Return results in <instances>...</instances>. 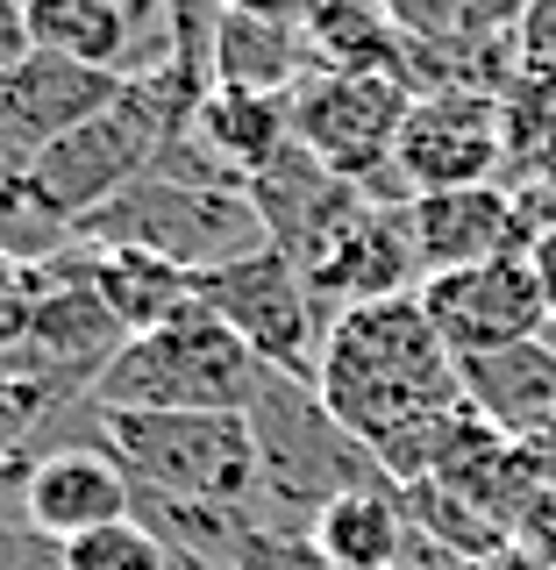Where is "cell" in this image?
I'll use <instances>...</instances> for the list:
<instances>
[{"mask_svg": "<svg viewBox=\"0 0 556 570\" xmlns=\"http://www.w3.org/2000/svg\"><path fill=\"white\" fill-rule=\"evenodd\" d=\"M314 392L335 421L371 450V463L392 485H421L436 478L442 450H450L464 406L457 356L442 350L436 321L421 314V299H364L343 307L321 343Z\"/></svg>", "mask_w": 556, "mask_h": 570, "instance_id": "1", "label": "cell"}, {"mask_svg": "<svg viewBox=\"0 0 556 570\" xmlns=\"http://www.w3.org/2000/svg\"><path fill=\"white\" fill-rule=\"evenodd\" d=\"M264 379L272 364L193 299L178 321L121 343V356L94 379V406L100 414H250Z\"/></svg>", "mask_w": 556, "mask_h": 570, "instance_id": "2", "label": "cell"}, {"mask_svg": "<svg viewBox=\"0 0 556 570\" xmlns=\"http://www.w3.org/2000/svg\"><path fill=\"white\" fill-rule=\"evenodd\" d=\"M71 243L150 249V257H165V264H178V272H193V278L272 249L257 207H250V193L207 186V178H178L165 165H150L129 193H115L100 214H86V222L71 228Z\"/></svg>", "mask_w": 556, "mask_h": 570, "instance_id": "3", "label": "cell"}, {"mask_svg": "<svg viewBox=\"0 0 556 570\" xmlns=\"http://www.w3.org/2000/svg\"><path fill=\"white\" fill-rule=\"evenodd\" d=\"M100 442L129 471L136 499L250 507V513L264 499L250 414H100Z\"/></svg>", "mask_w": 556, "mask_h": 570, "instance_id": "4", "label": "cell"}, {"mask_svg": "<svg viewBox=\"0 0 556 570\" xmlns=\"http://www.w3.org/2000/svg\"><path fill=\"white\" fill-rule=\"evenodd\" d=\"M250 435H257V471H264V499L285 507V528L308 534L321 507H335L343 492L364 485H392L371 463V450L350 435L343 421L321 406V392L308 379L272 371L250 406Z\"/></svg>", "mask_w": 556, "mask_h": 570, "instance_id": "5", "label": "cell"}, {"mask_svg": "<svg viewBox=\"0 0 556 570\" xmlns=\"http://www.w3.org/2000/svg\"><path fill=\"white\" fill-rule=\"evenodd\" d=\"M407 107L414 94L392 71H308L285 94L293 142L314 150L335 178L364 186L371 200H392V150H400Z\"/></svg>", "mask_w": 556, "mask_h": 570, "instance_id": "6", "label": "cell"}, {"mask_svg": "<svg viewBox=\"0 0 556 570\" xmlns=\"http://www.w3.org/2000/svg\"><path fill=\"white\" fill-rule=\"evenodd\" d=\"M193 285H201V307L222 314L272 371L314 385V364H321V343H329V328H335V307L314 293V278L300 272L285 249L236 257V264H222V272H207Z\"/></svg>", "mask_w": 556, "mask_h": 570, "instance_id": "7", "label": "cell"}, {"mask_svg": "<svg viewBox=\"0 0 556 570\" xmlns=\"http://www.w3.org/2000/svg\"><path fill=\"white\" fill-rule=\"evenodd\" d=\"M507 178V121L499 94L486 86H442L407 107L400 150H392V200H428V193H471Z\"/></svg>", "mask_w": 556, "mask_h": 570, "instance_id": "8", "label": "cell"}, {"mask_svg": "<svg viewBox=\"0 0 556 570\" xmlns=\"http://www.w3.org/2000/svg\"><path fill=\"white\" fill-rule=\"evenodd\" d=\"M414 299L457 364L549 335V299H543V278H535V257H492V264H471V272H442Z\"/></svg>", "mask_w": 556, "mask_h": 570, "instance_id": "9", "label": "cell"}, {"mask_svg": "<svg viewBox=\"0 0 556 570\" xmlns=\"http://www.w3.org/2000/svg\"><path fill=\"white\" fill-rule=\"evenodd\" d=\"M250 207H257L272 249H285L300 272H321V257H329V249L343 243L357 222H364L371 193L350 186V178H335L314 150L285 142L272 165L250 178Z\"/></svg>", "mask_w": 556, "mask_h": 570, "instance_id": "10", "label": "cell"}, {"mask_svg": "<svg viewBox=\"0 0 556 570\" xmlns=\"http://www.w3.org/2000/svg\"><path fill=\"white\" fill-rule=\"evenodd\" d=\"M121 94L115 71H94V65H71V58H50V50H29L0 71V165L29 171L50 142H65L71 129L100 115L107 100Z\"/></svg>", "mask_w": 556, "mask_h": 570, "instance_id": "11", "label": "cell"}, {"mask_svg": "<svg viewBox=\"0 0 556 570\" xmlns=\"http://www.w3.org/2000/svg\"><path fill=\"white\" fill-rule=\"evenodd\" d=\"M14 513H22L29 542L65 549V542H79V534H100V528L129 521V513H136V485H129V471L107 456V442H100V450H86V442H58V450H43L29 463L22 492H14Z\"/></svg>", "mask_w": 556, "mask_h": 570, "instance_id": "12", "label": "cell"}, {"mask_svg": "<svg viewBox=\"0 0 556 570\" xmlns=\"http://www.w3.org/2000/svg\"><path fill=\"white\" fill-rule=\"evenodd\" d=\"M407 249L421 264V285L442 272H471L492 257H528V228L507 186H471V193H428V200H400Z\"/></svg>", "mask_w": 556, "mask_h": 570, "instance_id": "13", "label": "cell"}, {"mask_svg": "<svg viewBox=\"0 0 556 570\" xmlns=\"http://www.w3.org/2000/svg\"><path fill=\"white\" fill-rule=\"evenodd\" d=\"M457 379H464V406H471L492 435H507V442L556 435V335L464 356Z\"/></svg>", "mask_w": 556, "mask_h": 570, "instance_id": "14", "label": "cell"}, {"mask_svg": "<svg viewBox=\"0 0 556 570\" xmlns=\"http://www.w3.org/2000/svg\"><path fill=\"white\" fill-rule=\"evenodd\" d=\"M58 272L86 278L100 293V307L121 321L129 335H150L165 328V321H178L201 299V285H193V272H178V264L150 257V249H100V243H79V249H58Z\"/></svg>", "mask_w": 556, "mask_h": 570, "instance_id": "15", "label": "cell"}, {"mask_svg": "<svg viewBox=\"0 0 556 570\" xmlns=\"http://www.w3.org/2000/svg\"><path fill=\"white\" fill-rule=\"evenodd\" d=\"M186 142L228 178V186H243V193H250V178H257V171L285 150V142H293V115H285V100H279V94L207 86L201 107H193V121H186Z\"/></svg>", "mask_w": 556, "mask_h": 570, "instance_id": "16", "label": "cell"}, {"mask_svg": "<svg viewBox=\"0 0 556 570\" xmlns=\"http://www.w3.org/2000/svg\"><path fill=\"white\" fill-rule=\"evenodd\" d=\"M207 71L214 86H243V94H293L314 71L308 36L293 14H228L214 8V43H207Z\"/></svg>", "mask_w": 556, "mask_h": 570, "instance_id": "17", "label": "cell"}, {"mask_svg": "<svg viewBox=\"0 0 556 570\" xmlns=\"http://www.w3.org/2000/svg\"><path fill=\"white\" fill-rule=\"evenodd\" d=\"M407 534H414L407 485H364V492H343L335 507H321L308 542L335 570H392L400 549H407Z\"/></svg>", "mask_w": 556, "mask_h": 570, "instance_id": "18", "label": "cell"}, {"mask_svg": "<svg viewBox=\"0 0 556 570\" xmlns=\"http://www.w3.org/2000/svg\"><path fill=\"white\" fill-rule=\"evenodd\" d=\"M71 400H86V385L50 379V371H29V364H8V356H0V485L22 492V478L36 463L29 456L36 428H43L50 414H65Z\"/></svg>", "mask_w": 556, "mask_h": 570, "instance_id": "19", "label": "cell"}, {"mask_svg": "<svg viewBox=\"0 0 556 570\" xmlns=\"http://www.w3.org/2000/svg\"><path fill=\"white\" fill-rule=\"evenodd\" d=\"M58 570H178V557L165 549V534L150 521H115L100 534H79V542L58 549Z\"/></svg>", "mask_w": 556, "mask_h": 570, "instance_id": "20", "label": "cell"}, {"mask_svg": "<svg viewBox=\"0 0 556 570\" xmlns=\"http://www.w3.org/2000/svg\"><path fill=\"white\" fill-rule=\"evenodd\" d=\"M236 570H335L321 549L308 542V534H293V528H250V542H243V557H236Z\"/></svg>", "mask_w": 556, "mask_h": 570, "instance_id": "21", "label": "cell"}, {"mask_svg": "<svg viewBox=\"0 0 556 570\" xmlns=\"http://www.w3.org/2000/svg\"><path fill=\"white\" fill-rule=\"evenodd\" d=\"M514 43H521V71H528V79H556V0H528Z\"/></svg>", "mask_w": 556, "mask_h": 570, "instance_id": "22", "label": "cell"}, {"mask_svg": "<svg viewBox=\"0 0 556 570\" xmlns=\"http://www.w3.org/2000/svg\"><path fill=\"white\" fill-rule=\"evenodd\" d=\"M14 58H29V22H22V0H0V71Z\"/></svg>", "mask_w": 556, "mask_h": 570, "instance_id": "23", "label": "cell"}, {"mask_svg": "<svg viewBox=\"0 0 556 570\" xmlns=\"http://www.w3.org/2000/svg\"><path fill=\"white\" fill-rule=\"evenodd\" d=\"M535 257V278H543V299H549V335H556V236H543L528 249Z\"/></svg>", "mask_w": 556, "mask_h": 570, "instance_id": "24", "label": "cell"}, {"mask_svg": "<svg viewBox=\"0 0 556 570\" xmlns=\"http://www.w3.org/2000/svg\"><path fill=\"white\" fill-rule=\"evenodd\" d=\"M228 14H293V0H214Z\"/></svg>", "mask_w": 556, "mask_h": 570, "instance_id": "25", "label": "cell"}, {"mask_svg": "<svg viewBox=\"0 0 556 570\" xmlns=\"http://www.w3.org/2000/svg\"><path fill=\"white\" fill-rule=\"evenodd\" d=\"M115 8H121V14H136V22H150V14L165 8V0H115Z\"/></svg>", "mask_w": 556, "mask_h": 570, "instance_id": "26", "label": "cell"}, {"mask_svg": "<svg viewBox=\"0 0 556 570\" xmlns=\"http://www.w3.org/2000/svg\"><path fill=\"white\" fill-rule=\"evenodd\" d=\"M308 8H321V0H293V22H300V14H308Z\"/></svg>", "mask_w": 556, "mask_h": 570, "instance_id": "27", "label": "cell"}, {"mask_svg": "<svg viewBox=\"0 0 556 570\" xmlns=\"http://www.w3.org/2000/svg\"><path fill=\"white\" fill-rule=\"evenodd\" d=\"M0 186H8V165H0Z\"/></svg>", "mask_w": 556, "mask_h": 570, "instance_id": "28", "label": "cell"}, {"mask_svg": "<svg viewBox=\"0 0 556 570\" xmlns=\"http://www.w3.org/2000/svg\"><path fill=\"white\" fill-rule=\"evenodd\" d=\"M186 570H193V563H186Z\"/></svg>", "mask_w": 556, "mask_h": 570, "instance_id": "29", "label": "cell"}]
</instances>
